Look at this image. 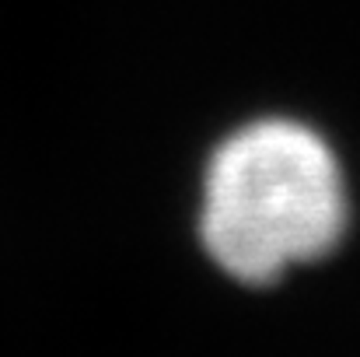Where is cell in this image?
Instances as JSON below:
<instances>
[{"label":"cell","mask_w":360,"mask_h":357,"mask_svg":"<svg viewBox=\"0 0 360 357\" xmlns=\"http://www.w3.org/2000/svg\"><path fill=\"white\" fill-rule=\"evenodd\" d=\"M347 214L333 147L304 123L259 119L214 151L200 235L235 280L269 284L287 266L333 252Z\"/></svg>","instance_id":"obj_1"}]
</instances>
